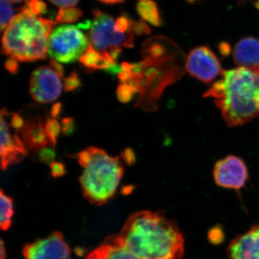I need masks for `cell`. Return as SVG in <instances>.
Listing matches in <instances>:
<instances>
[{
	"instance_id": "6da1fadb",
	"label": "cell",
	"mask_w": 259,
	"mask_h": 259,
	"mask_svg": "<svg viewBox=\"0 0 259 259\" xmlns=\"http://www.w3.org/2000/svg\"><path fill=\"white\" fill-rule=\"evenodd\" d=\"M140 259H182L183 235L174 220L161 211L131 214L118 234L108 237Z\"/></svg>"
},
{
	"instance_id": "7a4b0ae2",
	"label": "cell",
	"mask_w": 259,
	"mask_h": 259,
	"mask_svg": "<svg viewBox=\"0 0 259 259\" xmlns=\"http://www.w3.org/2000/svg\"><path fill=\"white\" fill-rule=\"evenodd\" d=\"M204 97L212 98L230 127L259 117V65L223 71Z\"/></svg>"
},
{
	"instance_id": "3957f363",
	"label": "cell",
	"mask_w": 259,
	"mask_h": 259,
	"mask_svg": "<svg viewBox=\"0 0 259 259\" xmlns=\"http://www.w3.org/2000/svg\"><path fill=\"white\" fill-rule=\"evenodd\" d=\"M56 23L35 16L24 7L5 30L3 54L21 62L45 59L49 54V38Z\"/></svg>"
},
{
	"instance_id": "277c9868",
	"label": "cell",
	"mask_w": 259,
	"mask_h": 259,
	"mask_svg": "<svg viewBox=\"0 0 259 259\" xmlns=\"http://www.w3.org/2000/svg\"><path fill=\"white\" fill-rule=\"evenodd\" d=\"M87 149L88 159L79 178L81 190L90 203L104 205L115 195L123 175V164L120 158L110 156L101 148Z\"/></svg>"
},
{
	"instance_id": "5b68a950",
	"label": "cell",
	"mask_w": 259,
	"mask_h": 259,
	"mask_svg": "<svg viewBox=\"0 0 259 259\" xmlns=\"http://www.w3.org/2000/svg\"><path fill=\"white\" fill-rule=\"evenodd\" d=\"M94 19L88 32L90 45L113 62L108 54L114 49L134 47V34L131 30L126 32L117 31L115 21L110 15L99 10L93 11ZM114 63V62H113Z\"/></svg>"
},
{
	"instance_id": "8992f818",
	"label": "cell",
	"mask_w": 259,
	"mask_h": 259,
	"mask_svg": "<svg viewBox=\"0 0 259 259\" xmlns=\"http://www.w3.org/2000/svg\"><path fill=\"white\" fill-rule=\"evenodd\" d=\"M90 41L77 27L64 25L53 30L49 38V55L62 64H71L88 51Z\"/></svg>"
},
{
	"instance_id": "52a82bcc",
	"label": "cell",
	"mask_w": 259,
	"mask_h": 259,
	"mask_svg": "<svg viewBox=\"0 0 259 259\" xmlns=\"http://www.w3.org/2000/svg\"><path fill=\"white\" fill-rule=\"evenodd\" d=\"M185 69L192 77L204 83L212 82L223 71L217 56L207 47L194 48L189 53Z\"/></svg>"
},
{
	"instance_id": "ba28073f",
	"label": "cell",
	"mask_w": 259,
	"mask_h": 259,
	"mask_svg": "<svg viewBox=\"0 0 259 259\" xmlns=\"http://www.w3.org/2000/svg\"><path fill=\"white\" fill-rule=\"evenodd\" d=\"M61 76L51 66H40L32 72L30 93L38 103H51L60 97L62 92Z\"/></svg>"
},
{
	"instance_id": "9c48e42d",
	"label": "cell",
	"mask_w": 259,
	"mask_h": 259,
	"mask_svg": "<svg viewBox=\"0 0 259 259\" xmlns=\"http://www.w3.org/2000/svg\"><path fill=\"white\" fill-rule=\"evenodd\" d=\"M213 177L219 187L239 190L248 180V168L242 158L230 155L214 164Z\"/></svg>"
},
{
	"instance_id": "30bf717a",
	"label": "cell",
	"mask_w": 259,
	"mask_h": 259,
	"mask_svg": "<svg viewBox=\"0 0 259 259\" xmlns=\"http://www.w3.org/2000/svg\"><path fill=\"white\" fill-rule=\"evenodd\" d=\"M23 255L25 259H71L69 246L59 231L24 245Z\"/></svg>"
},
{
	"instance_id": "8fae6325",
	"label": "cell",
	"mask_w": 259,
	"mask_h": 259,
	"mask_svg": "<svg viewBox=\"0 0 259 259\" xmlns=\"http://www.w3.org/2000/svg\"><path fill=\"white\" fill-rule=\"evenodd\" d=\"M7 111L3 109L1 111V168L7 169L10 165L23 161L28 155V149L23 140L10 131L7 122Z\"/></svg>"
},
{
	"instance_id": "7c38bea8",
	"label": "cell",
	"mask_w": 259,
	"mask_h": 259,
	"mask_svg": "<svg viewBox=\"0 0 259 259\" xmlns=\"http://www.w3.org/2000/svg\"><path fill=\"white\" fill-rule=\"evenodd\" d=\"M229 259H259V224L236 236L227 250Z\"/></svg>"
},
{
	"instance_id": "4fadbf2b",
	"label": "cell",
	"mask_w": 259,
	"mask_h": 259,
	"mask_svg": "<svg viewBox=\"0 0 259 259\" xmlns=\"http://www.w3.org/2000/svg\"><path fill=\"white\" fill-rule=\"evenodd\" d=\"M233 60L238 66L251 67L259 65V40L244 37L238 40L233 51Z\"/></svg>"
},
{
	"instance_id": "5bb4252c",
	"label": "cell",
	"mask_w": 259,
	"mask_h": 259,
	"mask_svg": "<svg viewBox=\"0 0 259 259\" xmlns=\"http://www.w3.org/2000/svg\"><path fill=\"white\" fill-rule=\"evenodd\" d=\"M22 136L25 144L32 152H40L42 149L47 148L49 144L45 123L41 119L28 120L21 131Z\"/></svg>"
},
{
	"instance_id": "9a60e30c",
	"label": "cell",
	"mask_w": 259,
	"mask_h": 259,
	"mask_svg": "<svg viewBox=\"0 0 259 259\" xmlns=\"http://www.w3.org/2000/svg\"><path fill=\"white\" fill-rule=\"evenodd\" d=\"M86 259H140L128 250L110 241L108 238L105 242L89 253Z\"/></svg>"
},
{
	"instance_id": "2e32d148",
	"label": "cell",
	"mask_w": 259,
	"mask_h": 259,
	"mask_svg": "<svg viewBox=\"0 0 259 259\" xmlns=\"http://www.w3.org/2000/svg\"><path fill=\"white\" fill-rule=\"evenodd\" d=\"M136 9L141 18L155 27L161 26V17L157 5L153 0H139Z\"/></svg>"
},
{
	"instance_id": "e0dca14e",
	"label": "cell",
	"mask_w": 259,
	"mask_h": 259,
	"mask_svg": "<svg viewBox=\"0 0 259 259\" xmlns=\"http://www.w3.org/2000/svg\"><path fill=\"white\" fill-rule=\"evenodd\" d=\"M80 62L90 69H104L106 71L112 65L117 64L107 59L103 54L90 45L88 51L79 59Z\"/></svg>"
},
{
	"instance_id": "ac0fdd59",
	"label": "cell",
	"mask_w": 259,
	"mask_h": 259,
	"mask_svg": "<svg viewBox=\"0 0 259 259\" xmlns=\"http://www.w3.org/2000/svg\"><path fill=\"white\" fill-rule=\"evenodd\" d=\"M0 205H1V214H0V226L3 231H7L12 226L13 217L14 214L13 200L10 196L4 193L1 190L0 193Z\"/></svg>"
},
{
	"instance_id": "d6986e66",
	"label": "cell",
	"mask_w": 259,
	"mask_h": 259,
	"mask_svg": "<svg viewBox=\"0 0 259 259\" xmlns=\"http://www.w3.org/2000/svg\"><path fill=\"white\" fill-rule=\"evenodd\" d=\"M82 11L79 8H62L59 9L56 22L58 23H74L82 16Z\"/></svg>"
},
{
	"instance_id": "ffe728a7",
	"label": "cell",
	"mask_w": 259,
	"mask_h": 259,
	"mask_svg": "<svg viewBox=\"0 0 259 259\" xmlns=\"http://www.w3.org/2000/svg\"><path fill=\"white\" fill-rule=\"evenodd\" d=\"M46 132L51 147L55 148L57 139L60 134L61 126L56 118L48 117L45 122Z\"/></svg>"
},
{
	"instance_id": "44dd1931",
	"label": "cell",
	"mask_w": 259,
	"mask_h": 259,
	"mask_svg": "<svg viewBox=\"0 0 259 259\" xmlns=\"http://www.w3.org/2000/svg\"><path fill=\"white\" fill-rule=\"evenodd\" d=\"M0 8H1V20H0V26L2 32L5 31L7 27L9 25L15 15V10L13 5L8 0H0Z\"/></svg>"
},
{
	"instance_id": "7402d4cb",
	"label": "cell",
	"mask_w": 259,
	"mask_h": 259,
	"mask_svg": "<svg viewBox=\"0 0 259 259\" xmlns=\"http://www.w3.org/2000/svg\"><path fill=\"white\" fill-rule=\"evenodd\" d=\"M139 92L137 89L125 83H121L117 90V97L122 103H127Z\"/></svg>"
},
{
	"instance_id": "603a6c76",
	"label": "cell",
	"mask_w": 259,
	"mask_h": 259,
	"mask_svg": "<svg viewBox=\"0 0 259 259\" xmlns=\"http://www.w3.org/2000/svg\"><path fill=\"white\" fill-rule=\"evenodd\" d=\"M207 239L212 245L221 244L225 240V233L222 226L216 225L211 228L207 233Z\"/></svg>"
},
{
	"instance_id": "cb8c5ba5",
	"label": "cell",
	"mask_w": 259,
	"mask_h": 259,
	"mask_svg": "<svg viewBox=\"0 0 259 259\" xmlns=\"http://www.w3.org/2000/svg\"><path fill=\"white\" fill-rule=\"evenodd\" d=\"M25 8L35 16L44 14L47 12V4L42 0H28Z\"/></svg>"
},
{
	"instance_id": "d4e9b609",
	"label": "cell",
	"mask_w": 259,
	"mask_h": 259,
	"mask_svg": "<svg viewBox=\"0 0 259 259\" xmlns=\"http://www.w3.org/2000/svg\"><path fill=\"white\" fill-rule=\"evenodd\" d=\"M81 85V79H80L79 75L76 73V70H74L67 78L65 79L64 90L66 93H72L79 88Z\"/></svg>"
},
{
	"instance_id": "484cf974",
	"label": "cell",
	"mask_w": 259,
	"mask_h": 259,
	"mask_svg": "<svg viewBox=\"0 0 259 259\" xmlns=\"http://www.w3.org/2000/svg\"><path fill=\"white\" fill-rule=\"evenodd\" d=\"M130 30L133 33L136 35H148L151 33V30L147 24L144 21H134V20H130Z\"/></svg>"
},
{
	"instance_id": "4316f807",
	"label": "cell",
	"mask_w": 259,
	"mask_h": 259,
	"mask_svg": "<svg viewBox=\"0 0 259 259\" xmlns=\"http://www.w3.org/2000/svg\"><path fill=\"white\" fill-rule=\"evenodd\" d=\"M51 175L54 178L64 176L66 174V168L64 163L61 162L54 161L50 163Z\"/></svg>"
},
{
	"instance_id": "83f0119b",
	"label": "cell",
	"mask_w": 259,
	"mask_h": 259,
	"mask_svg": "<svg viewBox=\"0 0 259 259\" xmlns=\"http://www.w3.org/2000/svg\"><path fill=\"white\" fill-rule=\"evenodd\" d=\"M61 131L63 134L69 136L75 131L74 120L71 117H65L61 122Z\"/></svg>"
},
{
	"instance_id": "f1b7e54d",
	"label": "cell",
	"mask_w": 259,
	"mask_h": 259,
	"mask_svg": "<svg viewBox=\"0 0 259 259\" xmlns=\"http://www.w3.org/2000/svg\"><path fill=\"white\" fill-rule=\"evenodd\" d=\"M39 157L40 161L44 163H51L54 162L55 158V153L54 150L51 148H45L39 152Z\"/></svg>"
},
{
	"instance_id": "f546056e",
	"label": "cell",
	"mask_w": 259,
	"mask_h": 259,
	"mask_svg": "<svg viewBox=\"0 0 259 259\" xmlns=\"http://www.w3.org/2000/svg\"><path fill=\"white\" fill-rule=\"evenodd\" d=\"M116 30L120 32H126L130 30V21L127 17L120 16L115 20Z\"/></svg>"
},
{
	"instance_id": "4dcf8cb0",
	"label": "cell",
	"mask_w": 259,
	"mask_h": 259,
	"mask_svg": "<svg viewBox=\"0 0 259 259\" xmlns=\"http://www.w3.org/2000/svg\"><path fill=\"white\" fill-rule=\"evenodd\" d=\"M121 157L129 166H132L136 161V154H135L134 150L130 148H126L125 151L121 153Z\"/></svg>"
},
{
	"instance_id": "1f68e13d",
	"label": "cell",
	"mask_w": 259,
	"mask_h": 259,
	"mask_svg": "<svg viewBox=\"0 0 259 259\" xmlns=\"http://www.w3.org/2000/svg\"><path fill=\"white\" fill-rule=\"evenodd\" d=\"M11 126L13 128L19 131V130L23 129L25 123L24 122L23 117L18 114H13L11 117Z\"/></svg>"
},
{
	"instance_id": "d6a6232c",
	"label": "cell",
	"mask_w": 259,
	"mask_h": 259,
	"mask_svg": "<svg viewBox=\"0 0 259 259\" xmlns=\"http://www.w3.org/2000/svg\"><path fill=\"white\" fill-rule=\"evenodd\" d=\"M79 0H49L50 3L56 6L62 8H72L77 4Z\"/></svg>"
},
{
	"instance_id": "836d02e7",
	"label": "cell",
	"mask_w": 259,
	"mask_h": 259,
	"mask_svg": "<svg viewBox=\"0 0 259 259\" xmlns=\"http://www.w3.org/2000/svg\"><path fill=\"white\" fill-rule=\"evenodd\" d=\"M5 66L10 74H16L18 73V63L16 59H13V58H9L5 62Z\"/></svg>"
},
{
	"instance_id": "e575fe53",
	"label": "cell",
	"mask_w": 259,
	"mask_h": 259,
	"mask_svg": "<svg viewBox=\"0 0 259 259\" xmlns=\"http://www.w3.org/2000/svg\"><path fill=\"white\" fill-rule=\"evenodd\" d=\"M50 66L53 68L56 71L59 73L61 77L64 76V70L63 66L60 64H59L58 61L54 60V59H51L50 61Z\"/></svg>"
},
{
	"instance_id": "d590c367",
	"label": "cell",
	"mask_w": 259,
	"mask_h": 259,
	"mask_svg": "<svg viewBox=\"0 0 259 259\" xmlns=\"http://www.w3.org/2000/svg\"><path fill=\"white\" fill-rule=\"evenodd\" d=\"M61 110H62V105H61L60 102L54 104V105H53L52 109H51V117H52L53 118L59 117V115H60Z\"/></svg>"
},
{
	"instance_id": "8d00e7d4",
	"label": "cell",
	"mask_w": 259,
	"mask_h": 259,
	"mask_svg": "<svg viewBox=\"0 0 259 259\" xmlns=\"http://www.w3.org/2000/svg\"><path fill=\"white\" fill-rule=\"evenodd\" d=\"M219 49L223 56L229 55L231 53V47H230L229 44H227L226 42H221L220 44Z\"/></svg>"
},
{
	"instance_id": "74e56055",
	"label": "cell",
	"mask_w": 259,
	"mask_h": 259,
	"mask_svg": "<svg viewBox=\"0 0 259 259\" xmlns=\"http://www.w3.org/2000/svg\"><path fill=\"white\" fill-rule=\"evenodd\" d=\"M6 248L5 246L4 241L1 240V246H0V259H6Z\"/></svg>"
},
{
	"instance_id": "f35d334b",
	"label": "cell",
	"mask_w": 259,
	"mask_h": 259,
	"mask_svg": "<svg viewBox=\"0 0 259 259\" xmlns=\"http://www.w3.org/2000/svg\"><path fill=\"white\" fill-rule=\"evenodd\" d=\"M99 1L106 3V4H116V3H121L123 0H99Z\"/></svg>"
},
{
	"instance_id": "ab89813d",
	"label": "cell",
	"mask_w": 259,
	"mask_h": 259,
	"mask_svg": "<svg viewBox=\"0 0 259 259\" xmlns=\"http://www.w3.org/2000/svg\"><path fill=\"white\" fill-rule=\"evenodd\" d=\"M253 5H254L255 8H256V9L259 11V0L255 1V3H253Z\"/></svg>"
},
{
	"instance_id": "60d3db41",
	"label": "cell",
	"mask_w": 259,
	"mask_h": 259,
	"mask_svg": "<svg viewBox=\"0 0 259 259\" xmlns=\"http://www.w3.org/2000/svg\"><path fill=\"white\" fill-rule=\"evenodd\" d=\"M8 1H10V3H20L21 2H23V0H8Z\"/></svg>"
},
{
	"instance_id": "b9f144b4",
	"label": "cell",
	"mask_w": 259,
	"mask_h": 259,
	"mask_svg": "<svg viewBox=\"0 0 259 259\" xmlns=\"http://www.w3.org/2000/svg\"><path fill=\"white\" fill-rule=\"evenodd\" d=\"M186 1L188 2L191 4H193V3H196L197 1H199V0H186Z\"/></svg>"
}]
</instances>
